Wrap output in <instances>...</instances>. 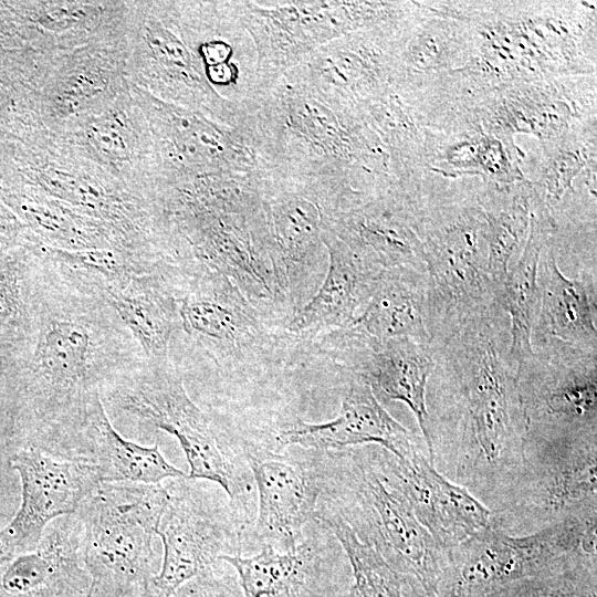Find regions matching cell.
Returning a JSON list of instances; mask_svg holds the SVG:
<instances>
[{
    "label": "cell",
    "instance_id": "obj_29",
    "mask_svg": "<svg viewBox=\"0 0 597 597\" xmlns=\"http://www.w3.org/2000/svg\"><path fill=\"white\" fill-rule=\"evenodd\" d=\"M344 549L352 568L354 583L350 597H402V580L371 547L362 543L341 520L316 514Z\"/></svg>",
    "mask_w": 597,
    "mask_h": 597
},
{
    "label": "cell",
    "instance_id": "obj_23",
    "mask_svg": "<svg viewBox=\"0 0 597 597\" xmlns=\"http://www.w3.org/2000/svg\"><path fill=\"white\" fill-rule=\"evenodd\" d=\"M398 460L419 522L447 556L493 524V512L465 488L440 473L420 450Z\"/></svg>",
    "mask_w": 597,
    "mask_h": 597
},
{
    "label": "cell",
    "instance_id": "obj_12",
    "mask_svg": "<svg viewBox=\"0 0 597 597\" xmlns=\"http://www.w3.org/2000/svg\"><path fill=\"white\" fill-rule=\"evenodd\" d=\"M596 428L567 429L526 440L521 475L493 522L514 512L541 530L569 517L596 519Z\"/></svg>",
    "mask_w": 597,
    "mask_h": 597
},
{
    "label": "cell",
    "instance_id": "obj_16",
    "mask_svg": "<svg viewBox=\"0 0 597 597\" xmlns=\"http://www.w3.org/2000/svg\"><path fill=\"white\" fill-rule=\"evenodd\" d=\"M241 446L258 493L253 538L261 547L295 549L315 521L320 484L313 451L281 452L244 439Z\"/></svg>",
    "mask_w": 597,
    "mask_h": 597
},
{
    "label": "cell",
    "instance_id": "obj_19",
    "mask_svg": "<svg viewBox=\"0 0 597 597\" xmlns=\"http://www.w3.org/2000/svg\"><path fill=\"white\" fill-rule=\"evenodd\" d=\"M331 229L363 261L378 270L426 268L418 222L408 192L395 186L342 210Z\"/></svg>",
    "mask_w": 597,
    "mask_h": 597
},
{
    "label": "cell",
    "instance_id": "obj_25",
    "mask_svg": "<svg viewBox=\"0 0 597 597\" xmlns=\"http://www.w3.org/2000/svg\"><path fill=\"white\" fill-rule=\"evenodd\" d=\"M530 233L522 254L510 268L498 301L511 316L510 356L516 364L520 380L524 367L534 353L531 335L538 311V264L547 245L552 221L545 209L531 211Z\"/></svg>",
    "mask_w": 597,
    "mask_h": 597
},
{
    "label": "cell",
    "instance_id": "obj_17",
    "mask_svg": "<svg viewBox=\"0 0 597 597\" xmlns=\"http://www.w3.org/2000/svg\"><path fill=\"white\" fill-rule=\"evenodd\" d=\"M455 217L420 240L433 302L440 312L461 318L476 313L495 294L486 270L484 211L470 209Z\"/></svg>",
    "mask_w": 597,
    "mask_h": 597
},
{
    "label": "cell",
    "instance_id": "obj_9",
    "mask_svg": "<svg viewBox=\"0 0 597 597\" xmlns=\"http://www.w3.org/2000/svg\"><path fill=\"white\" fill-rule=\"evenodd\" d=\"M256 52V88L263 97L320 46L348 33L395 22L412 6L395 1H234Z\"/></svg>",
    "mask_w": 597,
    "mask_h": 597
},
{
    "label": "cell",
    "instance_id": "obj_36",
    "mask_svg": "<svg viewBox=\"0 0 597 597\" xmlns=\"http://www.w3.org/2000/svg\"><path fill=\"white\" fill-rule=\"evenodd\" d=\"M87 597H91V594H88ZM139 597H166L161 593H159L150 583L148 589Z\"/></svg>",
    "mask_w": 597,
    "mask_h": 597
},
{
    "label": "cell",
    "instance_id": "obj_26",
    "mask_svg": "<svg viewBox=\"0 0 597 597\" xmlns=\"http://www.w3.org/2000/svg\"><path fill=\"white\" fill-rule=\"evenodd\" d=\"M220 561L234 570L244 597H311L317 586L320 558L307 532L292 551L265 545L252 556L222 555Z\"/></svg>",
    "mask_w": 597,
    "mask_h": 597
},
{
    "label": "cell",
    "instance_id": "obj_24",
    "mask_svg": "<svg viewBox=\"0 0 597 597\" xmlns=\"http://www.w3.org/2000/svg\"><path fill=\"white\" fill-rule=\"evenodd\" d=\"M84 457L102 482L160 484L188 473L166 460L157 443L148 447L124 437L112 423L102 398L91 408L83 430Z\"/></svg>",
    "mask_w": 597,
    "mask_h": 597
},
{
    "label": "cell",
    "instance_id": "obj_4",
    "mask_svg": "<svg viewBox=\"0 0 597 597\" xmlns=\"http://www.w3.org/2000/svg\"><path fill=\"white\" fill-rule=\"evenodd\" d=\"M313 452L320 484L315 515L341 520L400 578L436 590L447 555L419 522L398 458L375 444Z\"/></svg>",
    "mask_w": 597,
    "mask_h": 597
},
{
    "label": "cell",
    "instance_id": "obj_13",
    "mask_svg": "<svg viewBox=\"0 0 597 597\" xmlns=\"http://www.w3.org/2000/svg\"><path fill=\"white\" fill-rule=\"evenodd\" d=\"M596 523L569 517L523 535L492 524L451 549L442 574H448L457 596L507 584L584 552L586 541L596 538Z\"/></svg>",
    "mask_w": 597,
    "mask_h": 597
},
{
    "label": "cell",
    "instance_id": "obj_28",
    "mask_svg": "<svg viewBox=\"0 0 597 597\" xmlns=\"http://www.w3.org/2000/svg\"><path fill=\"white\" fill-rule=\"evenodd\" d=\"M538 289V307L549 332L575 347L595 350L597 334L586 287L561 272L547 245L540 258Z\"/></svg>",
    "mask_w": 597,
    "mask_h": 597
},
{
    "label": "cell",
    "instance_id": "obj_20",
    "mask_svg": "<svg viewBox=\"0 0 597 597\" xmlns=\"http://www.w3.org/2000/svg\"><path fill=\"white\" fill-rule=\"evenodd\" d=\"M80 545L75 513L52 521L35 548L0 555V597H87L91 579Z\"/></svg>",
    "mask_w": 597,
    "mask_h": 597
},
{
    "label": "cell",
    "instance_id": "obj_7",
    "mask_svg": "<svg viewBox=\"0 0 597 597\" xmlns=\"http://www.w3.org/2000/svg\"><path fill=\"white\" fill-rule=\"evenodd\" d=\"M112 423L136 432L161 430L179 442L188 478L219 485L234 505L249 513L250 470L241 440L234 438L189 396L171 358H146L117 376L101 392Z\"/></svg>",
    "mask_w": 597,
    "mask_h": 597
},
{
    "label": "cell",
    "instance_id": "obj_3",
    "mask_svg": "<svg viewBox=\"0 0 597 597\" xmlns=\"http://www.w3.org/2000/svg\"><path fill=\"white\" fill-rule=\"evenodd\" d=\"M245 125L269 176L331 181L363 195L392 184L386 151L357 108L328 103L284 77Z\"/></svg>",
    "mask_w": 597,
    "mask_h": 597
},
{
    "label": "cell",
    "instance_id": "obj_18",
    "mask_svg": "<svg viewBox=\"0 0 597 597\" xmlns=\"http://www.w3.org/2000/svg\"><path fill=\"white\" fill-rule=\"evenodd\" d=\"M366 444L379 446L401 460L417 450L409 431L381 406L370 386L352 376L335 418L321 423H284L266 447L325 452Z\"/></svg>",
    "mask_w": 597,
    "mask_h": 597
},
{
    "label": "cell",
    "instance_id": "obj_10",
    "mask_svg": "<svg viewBox=\"0 0 597 597\" xmlns=\"http://www.w3.org/2000/svg\"><path fill=\"white\" fill-rule=\"evenodd\" d=\"M364 195L343 185L266 175L263 202L275 275L292 317L316 292L327 268L323 234Z\"/></svg>",
    "mask_w": 597,
    "mask_h": 597
},
{
    "label": "cell",
    "instance_id": "obj_2",
    "mask_svg": "<svg viewBox=\"0 0 597 597\" xmlns=\"http://www.w3.org/2000/svg\"><path fill=\"white\" fill-rule=\"evenodd\" d=\"M263 178L211 174L189 178L166 193L160 214L184 260L228 277L268 318L290 313L272 263Z\"/></svg>",
    "mask_w": 597,
    "mask_h": 597
},
{
    "label": "cell",
    "instance_id": "obj_35",
    "mask_svg": "<svg viewBox=\"0 0 597 597\" xmlns=\"http://www.w3.org/2000/svg\"><path fill=\"white\" fill-rule=\"evenodd\" d=\"M15 363V349L0 346V377L8 375Z\"/></svg>",
    "mask_w": 597,
    "mask_h": 597
},
{
    "label": "cell",
    "instance_id": "obj_27",
    "mask_svg": "<svg viewBox=\"0 0 597 597\" xmlns=\"http://www.w3.org/2000/svg\"><path fill=\"white\" fill-rule=\"evenodd\" d=\"M415 270H384L363 312L347 327L379 342L412 339L425 343L422 290L413 280Z\"/></svg>",
    "mask_w": 597,
    "mask_h": 597
},
{
    "label": "cell",
    "instance_id": "obj_6",
    "mask_svg": "<svg viewBox=\"0 0 597 597\" xmlns=\"http://www.w3.org/2000/svg\"><path fill=\"white\" fill-rule=\"evenodd\" d=\"M177 302L178 329L170 347L179 357L172 360L177 368L192 364L238 379L306 364V345L264 316L221 273L187 265Z\"/></svg>",
    "mask_w": 597,
    "mask_h": 597
},
{
    "label": "cell",
    "instance_id": "obj_30",
    "mask_svg": "<svg viewBox=\"0 0 597 597\" xmlns=\"http://www.w3.org/2000/svg\"><path fill=\"white\" fill-rule=\"evenodd\" d=\"M488 222V263L486 270L499 298L511 261L525 245L531 220V201L526 195H517L502 209L485 211Z\"/></svg>",
    "mask_w": 597,
    "mask_h": 597
},
{
    "label": "cell",
    "instance_id": "obj_14",
    "mask_svg": "<svg viewBox=\"0 0 597 597\" xmlns=\"http://www.w3.org/2000/svg\"><path fill=\"white\" fill-rule=\"evenodd\" d=\"M404 19L335 39L282 77L328 103L356 108L391 88Z\"/></svg>",
    "mask_w": 597,
    "mask_h": 597
},
{
    "label": "cell",
    "instance_id": "obj_15",
    "mask_svg": "<svg viewBox=\"0 0 597 597\" xmlns=\"http://www.w3.org/2000/svg\"><path fill=\"white\" fill-rule=\"evenodd\" d=\"M20 498L10 521L0 528V555L36 547L54 520L76 513L102 482L98 469L86 461L64 459L33 446H19L11 457Z\"/></svg>",
    "mask_w": 597,
    "mask_h": 597
},
{
    "label": "cell",
    "instance_id": "obj_8",
    "mask_svg": "<svg viewBox=\"0 0 597 597\" xmlns=\"http://www.w3.org/2000/svg\"><path fill=\"white\" fill-rule=\"evenodd\" d=\"M163 483L101 482L81 503V556L91 597H139L157 575Z\"/></svg>",
    "mask_w": 597,
    "mask_h": 597
},
{
    "label": "cell",
    "instance_id": "obj_32",
    "mask_svg": "<svg viewBox=\"0 0 597 597\" xmlns=\"http://www.w3.org/2000/svg\"><path fill=\"white\" fill-rule=\"evenodd\" d=\"M19 447L18 409L6 376L0 377V528L14 514L20 498L19 479L11 457Z\"/></svg>",
    "mask_w": 597,
    "mask_h": 597
},
{
    "label": "cell",
    "instance_id": "obj_31",
    "mask_svg": "<svg viewBox=\"0 0 597 597\" xmlns=\"http://www.w3.org/2000/svg\"><path fill=\"white\" fill-rule=\"evenodd\" d=\"M596 370L570 373L541 395L542 410L574 429L596 428Z\"/></svg>",
    "mask_w": 597,
    "mask_h": 597
},
{
    "label": "cell",
    "instance_id": "obj_22",
    "mask_svg": "<svg viewBox=\"0 0 597 597\" xmlns=\"http://www.w3.org/2000/svg\"><path fill=\"white\" fill-rule=\"evenodd\" d=\"M323 242L327 251L323 281L283 326L287 334L305 343L349 326L365 308L383 272L356 255L331 227L325 229Z\"/></svg>",
    "mask_w": 597,
    "mask_h": 597
},
{
    "label": "cell",
    "instance_id": "obj_34",
    "mask_svg": "<svg viewBox=\"0 0 597 597\" xmlns=\"http://www.w3.org/2000/svg\"><path fill=\"white\" fill-rule=\"evenodd\" d=\"M549 163L552 165L547 168L546 187L552 196L558 198L570 186L572 179L580 170L585 160L580 151L575 154L574 150H567L562 151Z\"/></svg>",
    "mask_w": 597,
    "mask_h": 597
},
{
    "label": "cell",
    "instance_id": "obj_37",
    "mask_svg": "<svg viewBox=\"0 0 597 597\" xmlns=\"http://www.w3.org/2000/svg\"><path fill=\"white\" fill-rule=\"evenodd\" d=\"M527 597H562V596L557 594H553V593H547V591H534Z\"/></svg>",
    "mask_w": 597,
    "mask_h": 597
},
{
    "label": "cell",
    "instance_id": "obj_21",
    "mask_svg": "<svg viewBox=\"0 0 597 597\" xmlns=\"http://www.w3.org/2000/svg\"><path fill=\"white\" fill-rule=\"evenodd\" d=\"M182 268L167 263L153 272L86 285L114 311L147 360L170 358L178 329L177 292Z\"/></svg>",
    "mask_w": 597,
    "mask_h": 597
},
{
    "label": "cell",
    "instance_id": "obj_33",
    "mask_svg": "<svg viewBox=\"0 0 597 597\" xmlns=\"http://www.w3.org/2000/svg\"><path fill=\"white\" fill-rule=\"evenodd\" d=\"M213 566L179 586L170 597H244L234 570Z\"/></svg>",
    "mask_w": 597,
    "mask_h": 597
},
{
    "label": "cell",
    "instance_id": "obj_1",
    "mask_svg": "<svg viewBox=\"0 0 597 597\" xmlns=\"http://www.w3.org/2000/svg\"><path fill=\"white\" fill-rule=\"evenodd\" d=\"M36 253L29 327L6 375L17 401L20 444L82 460L91 407L105 386L145 356L98 294Z\"/></svg>",
    "mask_w": 597,
    "mask_h": 597
},
{
    "label": "cell",
    "instance_id": "obj_5",
    "mask_svg": "<svg viewBox=\"0 0 597 597\" xmlns=\"http://www.w3.org/2000/svg\"><path fill=\"white\" fill-rule=\"evenodd\" d=\"M458 369L459 432L447 462L457 484L493 513L524 465L530 419L516 375L483 335H464Z\"/></svg>",
    "mask_w": 597,
    "mask_h": 597
},
{
    "label": "cell",
    "instance_id": "obj_11",
    "mask_svg": "<svg viewBox=\"0 0 597 597\" xmlns=\"http://www.w3.org/2000/svg\"><path fill=\"white\" fill-rule=\"evenodd\" d=\"M211 483L188 476L164 483L167 501L156 531L163 555L151 584L166 597L222 555L241 554L249 514Z\"/></svg>",
    "mask_w": 597,
    "mask_h": 597
}]
</instances>
